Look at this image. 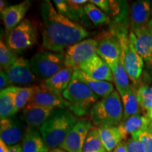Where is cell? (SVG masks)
<instances>
[{
  "instance_id": "1",
  "label": "cell",
  "mask_w": 152,
  "mask_h": 152,
  "mask_svg": "<svg viewBox=\"0 0 152 152\" xmlns=\"http://www.w3.org/2000/svg\"><path fill=\"white\" fill-rule=\"evenodd\" d=\"M40 14L43 23L42 45L48 51L64 53L65 49L89 35L83 26L58 13L49 0L42 2Z\"/></svg>"
},
{
  "instance_id": "2",
  "label": "cell",
  "mask_w": 152,
  "mask_h": 152,
  "mask_svg": "<svg viewBox=\"0 0 152 152\" xmlns=\"http://www.w3.org/2000/svg\"><path fill=\"white\" fill-rule=\"evenodd\" d=\"M77 121V118L69 111L55 109L49 118L39 128L49 149L60 147Z\"/></svg>"
},
{
  "instance_id": "3",
  "label": "cell",
  "mask_w": 152,
  "mask_h": 152,
  "mask_svg": "<svg viewBox=\"0 0 152 152\" xmlns=\"http://www.w3.org/2000/svg\"><path fill=\"white\" fill-rule=\"evenodd\" d=\"M90 115L98 128L118 126L123 117V103L118 92L114 91L96 102L90 109Z\"/></svg>"
},
{
  "instance_id": "4",
  "label": "cell",
  "mask_w": 152,
  "mask_h": 152,
  "mask_svg": "<svg viewBox=\"0 0 152 152\" xmlns=\"http://www.w3.org/2000/svg\"><path fill=\"white\" fill-rule=\"evenodd\" d=\"M62 96L68 102L70 111L78 116L87 114L99 101V96L74 75Z\"/></svg>"
},
{
  "instance_id": "5",
  "label": "cell",
  "mask_w": 152,
  "mask_h": 152,
  "mask_svg": "<svg viewBox=\"0 0 152 152\" xmlns=\"http://www.w3.org/2000/svg\"><path fill=\"white\" fill-rule=\"evenodd\" d=\"M30 66L37 78L47 80L66 67L65 54L50 51H40L30 58Z\"/></svg>"
},
{
  "instance_id": "6",
  "label": "cell",
  "mask_w": 152,
  "mask_h": 152,
  "mask_svg": "<svg viewBox=\"0 0 152 152\" xmlns=\"http://www.w3.org/2000/svg\"><path fill=\"white\" fill-rule=\"evenodd\" d=\"M118 36L122 47V59L129 78L132 83H137L141 77L143 69V58L139 54L134 44L125 30H121L115 33Z\"/></svg>"
},
{
  "instance_id": "7",
  "label": "cell",
  "mask_w": 152,
  "mask_h": 152,
  "mask_svg": "<svg viewBox=\"0 0 152 152\" xmlns=\"http://www.w3.org/2000/svg\"><path fill=\"white\" fill-rule=\"evenodd\" d=\"M36 43L37 36L35 27L28 19H24L6 38V45L14 53L26 50Z\"/></svg>"
},
{
  "instance_id": "8",
  "label": "cell",
  "mask_w": 152,
  "mask_h": 152,
  "mask_svg": "<svg viewBox=\"0 0 152 152\" xmlns=\"http://www.w3.org/2000/svg\"><path fill=\"white\" fill-rule=\"evenodd\" d=\"M97 40L94 39H85L71 45L65 52V66L74 70L79 69L80 66L96 55Z\"/></svg>"
},
{
  "instance_id": "9",
  "label": "cell",
  "mask_w": 152,
  "mask_h": 152,
  "mask_svg": "<svg viewBox=\"0 0 152 152\" xmlns=\"http://www.w3.org/2000/svg\"><path fill=\"white\" fill-rule=\"evenodd\" d=\"M121 54V42L116 34H104L97 41L96 54L109 66L111 69L117 65Z\"/></svg>"
},
{
  "instance_id": "10",
  "label": "cell",
  "mask_w": 152,
  "mask_h": 152,
  "mask_svg": "<svg viewBox=\"0 0 152 152\" xmlns=\"http://www.w3.org/2000/svg\"><path fill=\"white\" fill-rule=\"evenodd\" d=\"M92 123L85 119L77 120L59 149L67 152H83V148Z\"/></svg>"
},
{
  "instance_id": "11",
  "label": "cell",
  "mask_w": 152,
  "mask_h": 152,
  "mask_svg": "<svg viewBox=\"0 0 152 152\" xmlns=\"http://www.w3.org/2000/svg\"><path fill=\"white\" fill-rule=\"evenodd\" d=\"M5 72L10 85H30L36 83L38 80L30 68V61L23 57L17 58Z\"/></svg>"
},
{
  "instance_id": "12",
  "label": "cell",
  "mask_w": 152,
  "mask_h": 152,
  "mask_svg": "<svg viewBox=\"0 0 152 152\" xmlns=\"http://www.w3.org/2000/svg\"><path fill=\"white\" fill-rule=\"evenodd\" d=\"M29 103L42 106L54 107L55 109H66L68 107V102L62 96L49 90L43 84L34 86V92Z\"/></svg>"
},
{
  "instance_id": "13",
  "label": "cell",
  "mask_w": 152,
  "mask_h": 152,
  "mask_svg": "<svg viewBox=\"0 0 152 152\" xmlns=\"http://www.w3.org/2000/svg\"><path fill=\"white\" fill-rule=\"evenodd\" d=\"M129 37L143 60L152 64V35L147 26L132 29Z\"/></svg>"
},
{
  "instance_id": "14",
  "label": "cell",
  "mask_w": 152,
  "mask_h": 152,
  "mask_svg": "<svg viewBox=\"0 0 152 152\" xmlns=\"http://www.w3.org/2000/svg\"><path fill=\"white\" fill-rule=\"evenodd\" d=\"M54 110V107L28 103L23 109L20 118L26 123L28 127L39 128L49 118Z\"/></svg>"
},
{
  "instance_id": "15",
  "label": "cell",
  "mask_w": 152,
  "mask_h": 152,
  "mask_svg": "<svg viewBox=\"0 0 152 152\" xmlns=\"http://www.w3.org/2000/svg\"><path fill=\"white\" fill-rule=\"evenodd\" d=\"M25 131L20 121L14 118L1 120L0 122V137L1 140L8 147L18 144L23 140Z\"/></svg>"
},
{
  "instance_id": "16",
  "label": "cell",
  "mask_w": 152,
  "mask_h": 152,
  "mask_svg": "<svg viewBox=\"0 0 152 152\" xmlns=\"http://www.w3.org/2000/svg\"><path fill=\"white\" fill-rule=\"evenodd\" d=\"M79 69L94 79L108 82L113 81L111 68L97 54L82 64Z\"/></svg>"
},
{
  "instance_id": "17",
  "label": "cell",
  "mask_w": 152,
  "mask_h": 152,
  "mask_svg": "<svg viewBox=\"0 0 152 152\" xmlns=\"http://www.w3.org/2000/svg\"><path fill=\"white\" fill-rule=\"evenodd\" d=\"M30 6V1H24L18 4L7 7L1 13L7 35L24 20V16Z\"/></svg>"
},
{
  "instance_id": "18",
  "label": "cell",
  "mask_w": 152,
  "mask_h": 152,
  "mask_svg": "<svg viewBox=\"0 0 152 152\" xmlns=\"http://www.w3.org/2000/svg\"><path fill=\"white\" fill-rule=\"evenodd\" d=\"M132 29L147 26L152 18L151 0H139L134 1L131 7Z\"/></svg>"
},
{
  "instance_id": "19",
  "label": "cell",
  "mask_w": 152,
  "mask_h": 152,
  "mask_svg": "<svg viewBox=\"0 0 152 152\" xmlns=\"http://www.w3.org/2000/svg\"><path fill=\"white\" fill-rule=\"evenodd\" d=\"M20 146L23 152H49L40 132L35 128L26 129Z\"/></svg>"
},
{
  "instance_id": "20",
  "label": "cell",
  "mask_w": 152,
  "mask_h": 152,
  "mask_svg": "<svg viewBox=\"0 0 152 152\" xmlns=\"http://www.w3.org/2000/svg\"><path fill=\"white\" fill-rule=\"evenodd\" d=\"M73 75L84 83L97 96L102 98L108 96L115 91L113 85L111 82L94 79L80 69L75 70Z\"/></svg>"
},
{
  "instance_id": "21",
  "label": "cell",
  "mask_w": 152,
  "mask_h": 152,
  "mask_svg": "<svg viewBox=\"0 0 152 152\" xmlns=\"http://www.w3.org/2000/svg\"><path fill=\"white\" fill-rule=\"evenodd\" d=\"M74 71L75 70L71 68H64L52 77L45 80L42 84L49 90L62 96L63 92L66 90L73 78Z\"/></svg>"
},
{
  "instance_id": "22",
  "label": "cell",
  "mask_w": 152,
  "mask_h": 152,
  "mask_svg": "<svg viewBox=\"0 0 152 152\" xmlns=\"http://www.w3.org/2000/svg\"><path fill=\"white\" fill-rule=\"evenodd\" d=\"M151 120L147 115H135L123 121L118 128L122 133L123 138L126 139L129 134L138 133L147 129L151 125Z\"/></svg>"
},
{
  "instance_id": "23",
  "label": "cell",
  "mask_w": 152,
  "mask_h": 152,
  "mask_svg": "<svg viewBox=\"0 0 152 152\" xmlns=\"http://www.w3.org/2000/svg\"><path fill=\"white\" fill-rule=\"evenodd\" d=\"M17 87L9 86L0 93V118L1 120L13 117L16 112Z\"/></svg>"
},
{
  "instance_id": "24",
  "label": "cell",
  "mask_w": 152,
  "mask_h": 152,
  "mask_svg": "<svg viewBox=\"0 0 152 152\" xmlns=\"http://www.w3.org/2000/svg\"><path fill=\"white\" fill-rule=\"evenodd\" d=\"M121 96L122 98L123 106V117L122 121L133 115H140L142 109L139 103L137 90H136L132 85H130V88L121 94Z\"/></svg>"
},
{
  "instance_id": "25",
  "label": "cell",
  "mask_w": 152,
  "mask_h": 152,
  "mask_svg": "<svg viewBox=\"0 0 152 152\" xmlns=\"http://www.w3.org/2000/svg\"><path fill=\"white\" fill-rule=\"evenodd\" d=\"M102 143L108 152H111L124 140L118 126H104L99 128Z\"/></svg>"
},
{
  "instance_id": "26",
  "label": "cell",
  "mask_w": 152,
  "mask_h": 152,
  "mask_svg": "<svg viewBox=\"0 0 152 152\" xmlns=\"http://www.w3.org/2000/svg\"><path fill=\"white\" fill-rule=\"evenodd\" d=\"M113 75V82L115 85L117 91L120 95L124 93L125 91L130 88V85L129 82V78L128 73H127L125 68L123 64L122 56H121L118 63L117 65L111 69Z\"/></svg>"
},
{
  "instance_id": "27",
  "label": "cell",
  "mask_w": 152,
  "mask_h": 152,
  "mask_svg": "<svg viewBox=\"0 0 152 152\" xmlns=\"http://www.w3.org/2000/svg\"><path fill=\"white\" fill-rule=\"evenodd\" d=\"M83 152H108L102 143L98 128L92 126L89 130Z\"/></svg>"
},
{
  "instance_id": "28",
  "label": "cell",
  "mask_w": 152,
  "mask_h": 152,
  "mask_svg": "<svg viewBox=\"0 0 152 152\" xmlns=\"http://www.w3.org/2000/svg\"><path fill=\"white\" fill-rule=\"evenodd\" d=\"M84 9L87 16L95 26H102L109 21V18L105 13L93 3H87Z\"/></svg>"
},
{
  "instance_id": "29",
  "label": "cell",
  "mask_w": 152,
  "mask_h": 152,
  "mask_svg": "<svg viewBox=\"0 0 152 152\" xmlns=\"http://www.w3.org/2000/svg\"><path fill=\"white\" fill-rule=\"evenodd\" d=\"M137 96L142 111L149 112L152 110V87L142 85L137 90Z\"/></svg>"
},
{
  "instance_id": "30",
  "label": "cell",
  "mask_w": 152,
  "mask_h": 152,
  "mask_svg": "<svg viewBox=\"0 0 152 152\" xmlns=\"http://www.w3.org/2000/svg\"><path fill=\"white\" fill-rule=\"evenodd\" d=\"M18 58L16 54L11 51L2 41L0 42V65L1 70L6 71Z\"/></svg>"
},
{
  "instance_id": "31",
  "label": "cell",
  "mask_w": 152,
  "mask_h": 152,
  "mask_svg": "<svg viewBox=\"0 0 152 152\" xmlns=\"http://www.w3.org/2000/svg\"><path fill=\"white\" fill-rule=\"evenodd\" d=\"M35 86V85H34ZM34 86L28 87H17L16 97V112H18L29 103L30 98L34 92Z\"/></svg>"
},
{
  "instance_id": "32",
  "label": "cell",
  "mask_w": 152,
  "mask_h": 152,
  "mask_svg": "<svg viewBox=\"0 0 152 152\" xmlns=\"http://www.w3.org/2000/svg\"><path fill=\"white\" fill-rule=\"evenodd\" d=\"M72 10L73 11L77 22L83 25H90L88 21V17L85 12V6L87 4V0H68L67 1Z\"/></svg>"
},
{
  "instance_id": "33",
  "label": "cell",
  "mask_w": 152,
  "mask_h": 152,
  "mask_svg": "<svg viewBox=\"0 0 152 152\" xmlns=\"http://www.w3.org/2000/svg\"><path fill=\"white\" fill-rule=\"evenodd\" d=\"M54 4L55 7H56V9L58 11V13H59L60 14L70 19L72 21L78 23L77 18H76L75 15L74 14L73 11L72 10L71 7L68 4L67 1H64V0H54Z\"/></svg>"
},
{
  "instance_id": "34",
  "label": "cell",
  "mask_w": 152,
  "mask_h": 152,
  "mask_svg": "<svg viewBox=\"0 0 152 152\" xmlns=\"http://www.w3.org/2000/svg\"><path fill=\"white\" fill-rule=\"evenodd\" d=\"M135 134L143 144L145 152H152V121L147 129Z\"/></svg>"
},
{
  "instance_id": "35",
  "label": "cell",
  "mask_w": 152,
  "mask_h": 152,
  "mask_svg": "<svg viewBox=\"0 0 152 152\" xmlns=\"http://www.w3.org/2000/svg\"><path fill=\"white\" fill-rule=\"evenodd\" d=\"M127 152H145L143 144L136 134H133L126 142Z\"/></svg>"
},
{
  "instance_id": "36",
  "label": "cell",
  "mask_w": 152,
  "mask_h": 152,
  "mask_svg": "<svg viewBox=\"0 0 152 152\" xmlns=\"http://www.w3.org/2000/svg\"><path fill=\"white\" fill-rule=\"evenodd\" d=\"M90 2L93 3L98 8H99L102 11L104 12H110L111 7H110V1L109 0H92Z\"/></svg>"
},
{
  "instance_id": "37",
  "label": "cell",
  "mask_w": 152,
  "mask_h": 152,
  "mask_svg": "<svg viewBox=\"0 0 152 152\" xmlns=\"http://www.w3.org/2000/svg\"><path fill=\"white\" fill-rule=\"evenodd\" d=\"M10 83H9L8 77H7V73L5 71L1 70L0 71V89L1 90H3L4 89L8 87Z\"/></svg>"
},
{
  "instance_id": "38",
  "label": "cell",
  "mask_w": 152,
  "mask_h": 152,
  "mask_svg": "<svg viewBox=\"0 0 152 152\" xmlns=\"http://www.w3.org/2000/svg\"><path fill=\"white\" fill-rule=\"evenodd\" d=\"M113 152H127L126 142H122L118 145V147L113 150Z\"/></svg>"
},
{
  "instance_id": "39",
  "label": "cell",
  "mask_w": 152,
  "mask_h": 152,
  "mask_svg": "<svg viewBox=\"0 0 152 152\" xmlns=\"http://www.w3.org/2000/svg\"><path fill=\"white\" fill-rule=\"evenodd\" d=\"M8 152H23L21 146L20 144H16V145L8 147Z\"/></svg>"
},
{
  "instance_id": "40",
  "label": "cell",
  "mask_w": 152,
  "mask_h": 152,
  "mask_svg": "<svg viewBox=\"0 0 152 152\" xmlns=\"http://www.w3.org/2000/svg\"><path fill=\"white\" fill-rule=\"evenodd\" d=\"M0 152H8V146L0 140Z\"/></svg>"
},
{
  "instance_id": "41",
  "label": "cell",
  "mask_w": 152,
  "mask_h": 152,
  "mask_svg": "<svg viewBox=\"0 0 152 152\" xmlns=\"http://www.w3.org/2000/svg\"><path fill=\"white\" fill-rule=\"evenodd\" d=\"M6 5V2L4 1H3V0H1L0 1V10H1V13H2L4 10L7 8V7H5Z\"/></svg>"
},
{
  "instance_id": "42",
  "label": "cell",
  "mask_w": 152,
  "mask_h": 152,
  "mask_svg": "<svg viewBox=\"0 0 152 152\" xmlns=\"http://www.w3.org/2000/svg\"><path fill=\"white\" fill-rule=\"evenodd\" d=\"M147 27H148V28H149L150 33H151V35H152V18L151 19V20H150L149 23H148Z\"/></svg>"
},
{
  "instance_id": "43",
  "label": "cell",
  "mask_w": 152,
  "mask_h": 152,
  "mask_svg": "<svg viewBox=\"0 0 152 152\" xmlns=\"http://www.w3.org/2000/svg\"><path fill=\"white\" fill-rule=\"evenodd\" d=\"M49 152H67V151H64V150H62L61 149H54L51 150V151H49Z\"/></svg>"
}]
</instances>
